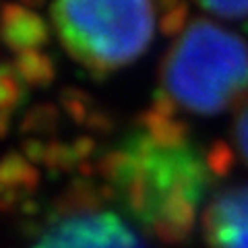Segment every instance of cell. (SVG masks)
<instances>
[{
    "label": "cell",
    "instance_id": "cell-21",
    "mask_svg": "<svg viewBox=\"0 0 248 248\" xmlns=\"http://www.w3.org/2000/svg\"><path fill=\"white\" fill-rule=\"evenodd\" d=\"M11 116L13 114H0V139H4L11 128Z\"/></svg>",
    "mask_w": 248,
    "mask_h": 248
},
{
    "label": "cell",
    "instance_id": "cell-22",
    "mask_svg": "<svg viewBox=\"0 0 248 248\" xmlns=\"http://www.w3.org/2000/svg\"><path fill=\"white\" fill-rule=\"evenodd\" d=\"M155 4H157V9H161L164 13L176 9L178 4H180V0H155Z\"/></svg>",
    "mask_w": 248,
    "mask_h": 248
},
{
    "label": "cell",
    "instance_id": "cell-4",
    "mask_svg": "<svg viewBox=\"0 0 248 248\" xmlns=\"http://www.w3.org/2000/svg\"><path fill=\"white\" fill-rule=\"evenodd\" d=\"M29 248H147L118 213L102 207L73 209L50 217Z\"/></svg>",
    "mask_w": 248,
    "mask_h": 248
},
{
    "label": "cell",
    "instance_id": "cell-1",
    "mask_svg": "<svg viewBox=\"0 0 248 248\" xmlns=\"http://www.w3.org/2000/svg\"><path fill=\"white\" fill-rule=\"evenodd\" d=\"M97 172L106 180L108 197L118 201L141 228L170 244L190 236L213 178L205 155L192 145L161 149L143 130L106 151Z\"/></svg>",
    "mask_w": 248,
    "mask_h": 248
},
{
    "label": "cell",
    "instance_id": "cell-7",
    "mask_svg": "<svg viewBox=\"0 0 248 248\" xmlns=\"http://www.w3.org/2000/svg\"><path fill=\"white\" fill-rule=\"evenodd\" d=\"M37 168L19 153H6L0 159V211L13 209L37 188Z\"/></svg>",
    "mask_w": 248,
    "mask_h": 248
},
{
    "label": "cell",
    "instance_id": "cell-15",
    "mask_svg": "<svg viewBox=\"0 0 248 248\" xmlns=\"http://www.w3.org/2000/svg\"><path fill=\"white\" fill-rule=\"evenodd\" d=\"M205 11L223 19L248 17V0H197Z\"/></svg>",
    "mask_w": 248,
    "mask_h": 248
},
{
    "label": "cell",
    "instance_id": "cell-8",
    "mask_svg": "<svg viewBox=\"0 0 248 248\" xmlns=\"http://www.w3.org/2000/svg\"><path fill=\"white\" fill-rule=\"evenodd\" d=\"M137 126L161 149H180V147L190 145L188 124L176 118H166V116H161L153 110H145L139 114Z\"/></svg>",
    "mask_w": 248,
    "mask_h": 248
},
{
    "label": "cell",
    "instance_id": "cell-24",
    "mask_svg": "<svg viewBox=\"0 0 248 248\" xmlns=\"http://www.w3.org/2000/svg\"><path fill=\"white\" fill-rule=\"evenodd\" d=\"M246 31H248V23H246Z\"/></svg>",
    "mask_w": 248,
    "mask_h": 248
},
{
    "label": "cell",
    "instance_id": "cell-19",
    "mask_svg": "<svg viewBox=\"0 0 248 248\" xmlns=\"http://www.w3.org/2000/svg\"><path fill=\"white\" fill-rule=\"evenodd\" d=\"M91 133H102V135H108V133H112V128H114V118L108 112L104 110H99V108H95V112H93L89 116V120L87 124H85Z\"/></svg>",
    "mask_w": 248,
    "mask_h": 248
},
{
    "label": "cell",
    "instance_id": "cell-16",
    "mask_svg": "<svg viewBox=\"0 0 248 248\" xmlns=\"http://www.w3.org/2000/svg\"><path fill=\"white\" fill-rule=\"evenodd\" d=\"M186 21H188V4L180 2L176 9H172V11H168V13L161 15L159 29H161V33H164V35L174 37V35L184 33V31H186L184 29Z\"/></svg>",
    "mask_w": 248,
    "mask_h": 248
},
{
    "label": "cell",
    "instance_id": "cell-9",
    "mask_svg": "<svg viewBox=\"0 0 248 248\" xmlns=\"http://www.w3.org/2000/svg\"><path fill=\"white\" fill-rule=\"evenodd\" d=\"M13 66L27 87H37V89L50 87L54 77H56V68H54L52 58L40 50L19 52Z\"/></svg>",
    "mask_w": 248,
    "mask_h": 248
},
{
    "label": "cell",
    "instance_id": "cell-2",
    "mask_svg": "<svg viewBox=\"0 0 248 248\" xmlns=\"http://www.w3.org/2000/svg\"><path fill=\"white\" fill-rule=\"evenodd\" d=\"M161 79L186 110L219 114L246 97L248 46L209 19H195L166 54Z\"/></svg>",
    "mask_w": 248,
    "mask_h": 248
},
{
    "label": "cell",
    "instance_id": "cell-12",
    "mask_svg": "<svg viewBox=\"0 0 248 248\" xmlns=\"http://www.w3.org/2000/svg\"><path fill=\"white\" fill-rule=\"evenodd\" d=\"M60 104L62 110L66 112V116L77 124H87L89 116L95 112V102L93 97L87 95L85 91L77 89V87H66L60 91Z\"/></svg>",
    "mask_w": 248,
    "mask_h": 248
},
{
    "label": "cell",
    "instance_id": "cell-20",
    "mask_svg": "<svg viewBox=\"0 0 248 248\" xmlns=\"http://www.w3.org/2000/svg\"><path fill=\"white\" fill-rule=\"evenodd\" d=\"M71 147H73V151L77 155V159H79V166H81L83 161L87 159L93 151H95V141H93L91 137L83 135V137H77L75 141L71 143Z\"/></svg>",
    "mask_w": 248,
    "mask_h": 248
},
{
    "label": "cell",
    "instance_id": "cell-5",
    "mask_svg": "<svg viewBox=\"0 0 248 248\" xmlns=\"http://www.w3.org/2000/svg\"><path fill=\"white\" fill-rule=\"evenodd\" d=\"M201 223L209 248H248V184L217 192Z\"/></svg>",
    "mask_w": 248,
    "mask_h": 248
},
{
    "label": "cell",
    "instance_id": "cell-13",
    "mask_svg": "<svg viewBox=\"0 0 248 248\" xmlns=\"http://www.w3.org/2000/svg\"><path fill=\"white\" fill-rule=\"evenodd\" d=\"M40 164H44L48 170H64L66 172V170H73L79 164V159H77L71 145L60 143V141H50L44 147Z\"/></svg>",
    "mask_w": 248,
    "mask_h": 248
},
{
    "label": "cell",
    "instance_id": "cell-23",
    "mask_svg": "<svg viewBox=\"0 0 248 248\" xmlns=\"http://www.w3.org/2000/svg\"><path fill=\"white\" fill-rule=\"evenodd\" d=\"M25 6H31V9H40V6L46 4V0H21Z\"/></svg>",
    "mask_w": 248,
    "mask_h": 248
},
{
    "label": "cell",
    "instance_id": "cell-3",
    "mask_svg": "<svg viewBox=\"0 0 248 248\" xmlns=\"http://www.w3.org/2000/svg\"><path fill=\"white\" fill-rule=\"evenodd\" d=\"M52 23L66 52L91 75L135 62L153 40V0H54Z\"/></svg>",
    "mask_w": 248,
    "mask_h": 248
},
{
    "label": "cell",
    "instance_id": "cell-10",
    "mask_svg": "<svg viewBox=\"0 0 248 248\" xmlns=\"http://www.w3.org/2000/svg\"><path fill=\"white\" fill-rule=\"evenodd\" d=\"M27 85L11 64H0V114H13L25 104Z\"/></svg>",
    "mask_w": 248,
    "mask_h": 248
},
{
    "label": "cell",
    "instance_id": "cell-11",
    "mask_svg": "<svg viewBox=\"0 0 248 248\" xmlns=\"http://www.w3.org/2000/svg\"><path fill=\"white\" fill-rule=\"evenodd\" d=\"M60 114L52 104H37L23 116L21 133L23 135H54L58 130Z\"/></svg>",
    "mask_w": 248,
    "mask_h": 248
},
{
    "label": "cell",
    "instance_id": "cell-6",
    "mask_svg": "<svg viewBox=\"0 0 248 248\" xmlns=\"http://www.w3.org/2000/svg\"><path fill=\"white\" fill-rule=\"evenodd\" d=\"M0 35L13 52L19 54L25 50H37L40 46L48 44L50 29L40 15L21 4L9 2L0 9Z\"/></svg>",
    "mask_w": 248,
    "mask_h": 248
},
{
    "label": "cell",
    "instance_id": "cell-18",
    "mask_svg": "<svg viewBox=\"0 0 248 248\" xmlns=\"http://www.w3.org/2000/svg\"><path fill=\"white\" fill-rule=\"evenodd\" d=\"M151 110L157 112L166 118H174L176 112H178V102L170 95L166 89H157L153 93V104H151Z\"/></svg>",
    "mask_w": 248,
    "mask_h": 248
},
{
    "label": "cell",
    "instance_id": "cell-14",
    "mask_svg": "<svg viewBox=\"0 0 248 248\" xmlns=\"http://www.w3.org/2000/svg\"><path fill=\"white\" fill-rule=\"evenodd\" d=\"M209 172L217 178H223L234 168V149L226 141H215L205 153Z\"/></svg>",
    "mask_w": 248,
    "mask_h": 248
},
{
    "label": "cell",
    "instance_id": "cell-17",
    "mask_svg": "<svg viewBox=\"0 0 248 248\" xmlns=\"http://www.w3.org/2000/svg\"><path fill=\"white\" fill-rule=\"evenodd\" d=\"M234 139H236V145H238V151L242 155V159L248 164V95L238 108L236 122H234Z\"/></svg>",
    "mask_w": 248,
    "mask_h": 248
}]
</instances>
